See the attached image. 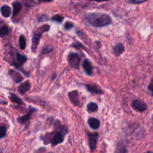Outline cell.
Listing matches in <instances>:
<instances>
[{
  "label": "cell",
  "instance_id": "6da1fadb",
  "mask_svg": "<svg viewBox=\"0 0 153 153\" xmlns=\"http://www.w3.org/2000/svg\"><path fill=\"white\" fill-rule=\"evenodd\" d=\"M68 128L65 126H57V128L51 133H47L41 139L44 144L51 143L54 146L63 142L65 136L68 134Z\"/></svg>",
  "mask_w": 153,
  "mask_h": 153
},
{
  "label": "cell",
  "instance_id": "7c38bea8",
  "mask_svg": "<svg viewBox=\"0 0 153 153\" xmlns=\"http://www.w3.org/2000/svg\"><path fill=\"white\" fill-rule=\"evenodd\" d=\"M30 84L29 81L27 80L24 82L22 83L18 87V91L21 94H25L26 92L29 91L30 88Z\"/></svg>",
  "mask_w": 153,
  "mask_h": 153
},
{
  "label": "cell",
  "instance_id": "9c48e42d",
  "mask_svg": "<svg viewBox=\"0 0 153 153\" xmlns=\"http://www.w3.org/2000/svg\"><path fill=\"white\" fill-rule=\"evenodd\" d=\"M87 90L92 94H103L104 91L97 85L94 84H87L85 85Z\"/></svg>",
  "mask_w": 153,
  "mask_h": 153
},
{
  "label": "cell",
  "instance_id": "484cf974",
  "mask_svg": "<svg viewBox=\"0 0 153 153\" xmlns=\"http://www.w3.org/2000/svg\"><path fill=\"white\" fill-rule=\"evenodd\" d=\"M73 27H74V24L72 22H69V21L66 22L64 25V27L67 30H69L71 29Z\"/></svg>",
  "mask_w": 153,
  "mask_h": 153
},
{
  "label": "cell",
  "instance_id": "d6a6232c",
  "mask_svg": "<svg viewBox=\"0 0 153 153\" xmlns=\"http://www.w3.org/2000/svg\"><path fill=\"white\" fill-rule=\"evenodd\" d=\"M145 153H153V152L151 151H146V152H145Z\"/></svg>",
  "mask_w": 153,
  "mask_h": 153
},
{
  "label": "cell",
  "instance_id": "5bb4252c",
  "mask_svg": "<svg viewBox=\"0 0 153 153\" xmlns=\"http://www.w3.org/2000/svg\"><path fill=\"white\" fill-rule=\"evenodd\" d=\"M1 12L2 16L5 18H8L11 15V8L7 5H3L1 7Z\"/></svg>",
  "mask_w": 153,
  "mask_h": 153
},
{
  "label": "cell",
  "instance_id": "ac0fdd59",
  "mask_svg": "<svg viewBox=\"0 0 153 153\" xmlns=\"http://www.w3.org/2000/svg\"><path fill=\"white\" fill-rule=\"evenodd\" d=\"M98 109V105L95 102H90L87 105L86 109L88 113H93L96 111Z\"/></svg>",
  "mask_w": 153,
  "mask_h": 153
},
{
  "label": "cell",
  "instance_id": "4dcf8cb0",
  "mask_svg": "<svg viewBox=\"0 0 153 153\" xmlns=\"http://www.w3.org/2000/svg\"><path fill=\"white\" fill-rule=\"evenodd\" d=\"M90 1H96V2H106V1H108L109 0H90Z\"/></svg>",
  "mask_w": 153,
  "mask_h": 153
},
{
  "label": "cell",
  "instance_id": "7a4b0ae2",
  "mask_svg": "<svg viewBox=\"0 0 153 153\" xmlns=\"http://www.w3.org/2000/svg\"><path fill=\"white\" fill-rule=\"evenodd\" d=\"M85 19L90 25L96 27L106 26L112 23L111 17L108 14L105 13H88L86 15Z\"/></svg>",
  "mask_w": 153,
  "mask_h": 153
},
{
  "label": "cell",
  "instance_id": "f1b7e54d",
  "mask_svg": "<svg viewBox=\"0 0 153 153\" xmlns=\"http://www.w3.org/2000/svg\"><path fill=\"white\" fill-rule=\"evenodd\" d=\"M72 46L74 47H75V48H84V47L82 46V45L79 43V42H74L72 44Z\"/></svg>",
  "mask_w": 153,
  "mask_h": 153
},
{
  "label": "cell",
  "instance_id": "5b68a950",
  "mask_svg": "<svg viewBox=\"0 0 153 153\" xmlns=\"http://www.w3.org/2000/svg\"><path fill=\"white\" fill-rule=\"evenodd\" d=\"M37 111L36 108H35L30 106L29 107V111L26 114L17 117V123H20V124H27V123L30 121V120L32 117V114L35 111Z\"/></svg>",
  "mask_w": 153,
  "mask_h": 153
},
{
  "label": "cell",
  "instance_id": "7402d4cb",
  "mask_svg": "<svg viewBox=\"0 0 153 153\" xmlns=\"http://www.w3.org/2000/svg\"><path fill=\"white\" fill-rule=\"evenodd\" d=\"M9 32V29L7 26L4 25L2 26L0 29V36L1 37H4L6 36Z\"/></svg>",
  "mask_w": 153,
  "mask_h": 153
},
{
  "label": "cell",
  "instance_id": "52a82bcc",
  "mask_svg": "<svg viewBox=\"0 0 153 153\" xmlns=\"http://www.w3.org/2000/svg\"><path fill=\"white\" fill-rule=\"evenodd\" d=\"M131 107L136 111L142 112L147 109V105L143 100L140 99H134L131 102Z\"/></svg>",
  "mask_w": 153,
  "mask_h": 153
},
{
  "label": "cell",
  "instance_id": "f546056e",
  "mask_svg": "<svg viewBox=\"0 0 153 153\" xmlns=\"http://www.w3.org/2000/svg\"><path fill=\"white\" fill-rule=\"evenodd\" d=\"M130 2L133 3V4H140L143 3L144 2H146L148 0H128Z\"/></svg>",
  "mask_w": 153,
  "mask_h": 153
},
{
  "label": "cell",
  "instance_id": "603a6c76",
  "mask_svg": "<svg viewBox=\"0 0 153 153\" xmlns=\"http://www.w3.org/2000/svg\"><path fill=\"white\" fill-rule=\"evenodd\" d=\"M53 50V47L51 45H45L42 48V53L47 54L51 52Z\"/></svg>",
  "mask_w": 153,
  "mask_h": 153
},
{
  "label": "cell",
  "instance_id": "3957f363",
  "mask_svg": "<svg viewBox=\"0 0 153 153\" xmlns=\"http://www.w3.org/2000/svg\"><path fill=\"white\" fill-rule=\"evenodd\" d=\"M49 29H50V26L48 25H44L41 27H39L37 31L34 32L32 38V45H31V50L33 53H35L36 51V50L39 42L41 34L43 32L48 31Z\"/></svg>",
  "mask_w": 153,
  "mask_h": 153
},
{
  "label": "cell",
  "instance_id": "e0dca14e",
  "mask_svg": "<svg viewBox=\"0 0 153 153\" xmlns=\"http://www.w3.org/2000/svg\"><path fill=\"white\" fill-rule=\"evenodd\" d=\"M115 153H128L127 148L124 143L123 142H120L116 146Z\"/></svg>",
  "mask_w": 153,
  "mask_h": 153
},
{
  "label": "cell",
  "instance_id": "8992f818",
  "mask_svg": "<svg viewBox=\"0 0 153 153\" xmlns=\"http://www.w3.org/2000/svg\"><path fill=\"white\" fill-rule=\"evenodd\" d=\"M88 140V145L91 151H93L97 146V142L99 138V134L97 132L90 133L87 131Z\"/></svg>",
  "mask_w": 153,
  "mask_h": 153
},
{
  "label": "cell",
  "instance_id": "277c9868",
  "mask_svg": "<svg viewBox=\"0 0 153 153\" xmlns=\"http://www.w3.org/2000/svg\"><path fill=\"white\" fill-rule=\"evenodd\" d=\"M68 61L69 65L75 69H78L81 62V57L76 53L71 52L68 56Z\"/></svg>",
  "mask_w": 153,
  "mask_h": 153
},
{
  "label": "cell",
  "instance_id": "9a60e30c",
  "mask_svg": "<svg viewBox=\"0 0 153 153\" xmlns=\"http://www.w3.org/2000/svg\"><path fill=\"white\" fill-rule=\"evenodd\" d=\"M114 53L118 56H120L124 50V47L122 43H117L113 48Z\"/></svg>",
  "mask_w": 153,
  "mask_h": 153
},
{
  "label": "cell",
  "instance_id": "cb8c5ba5",
  "mask_svg": "<svg viewBox=\"0 0 153 153\" xmlns=\"http://www.w3.org/2000/svg\"><path fill=\"white\" fill-rule=\"evenodd\" d=\"M7 127L4 124H2L0 127V138L1 139L5 137L7 133Z\"/></svg>",
  "mask_w": 153,
  "mask_h": 153
},
{
  "label": "cell",
  "instance_id": "836d02e7",
  "mask_svg": "<svg viewBox=\"0 0 153 153\" xmlns=\"http://www.w3.org/2000/svg\"><path fill=\"white\" fill-rule=\"evenodd\" d=\"M152 120H153V115H152Z\"/></svg>",
  "mask_w": 153,
  "mask_h": 153
},
{
  "label": "cell",
  "instance_id": "d4e9b609",
  "mask_svg": "<svg viewBox=\"0 0 153 153\" xmlns=\"http://www.w3.org/2000/svg\"><path fill=\"white\" fill-rule=\"evenodd\" d=\"M63 19H64V17L59 14H56L51 18V20L58 22V23H61L63 20Z\"/></svg>",
  "mask_w": 153,
  "mask_h": 153
},
{
  "label": "cell",
  "instance_id": "44dd1931",
  "mask_svg": "<svg viewBox=\"0 0 153 153\" xmlns=\"http://www.w3.org/2000/svg\"><path fill=\"white\" fill-rule=\"evenodd\" d=\"M19 45L21 49H25L26 46V41L25 37L23 35H20L19 37Z\"/></svg>",
  "mask_w": 153,
  "mask_h": 153
},
{
  "label": "cell",
  "instance_id": "ffe728a7",
  "mask_svg": "<svg viewBox=\"0 0 153 153\" xmlns=\"http://www.w3.org/2000/svg\"><path fill=\"white\" fill-rule=\"evenodd\" d=\"M16 59L20 65H22L27 61L26 56L25 55H22L19 53H16Z\"/></svg>",
  "mask_w": 153,
  "mask_h": 153
},
{
  "label": "cell",
  "instance_id": "4fadbf2b",
  "mask_svg": "<svg viewBox=\"0 0 153 153\" xmlns=\"http://www.w3.org/2000/svg\"><path fill=\"white\" fill-rule=\"evenodd\" d=\"M82 68L88 75H91L93 72V68L90 62L88 59H85L82 62Z\"/></svg>",
  "mask_w": 153,
  "mask_h": 153
},
{
  "label": "cell",
  "instance_id": "ba28073f",
  "mask_svg": "<svg viewBox=\"0 0 153 153\" xmlns=\"http://www.w3.org/2000/svg\"><path fill=\"white\" fill-rule=\"evenodd\" d=\"M68 97L72 102V103L75 106H79L80 105V100L79 94L77 90H73L69 91L68 94Z\"/></svg>",
  "mask_w": 153,
  "mask_h": 153
},
{
  "label": "cell",
  "instance_id": "2e32d148",
  "mask_svg": "<svg viewBox=\"0 0 153 153\" xmlns=\"http://www.w3.org/2000/svg\"><path fill=\"white\" fill-rule=\"evenodd\" d=\"M9 99L10 100L15 103H17L18 105H23L25 103L23 102V101L19 97H18L16 94L12 93H10V96H9Z\"/></svg>",
  "mask_w": 153,
  "mask_h": 153
},
{
  "label": "cell",
  "instance_id": "30bf717a",
  "mask_svg": "<svg viewBox=\"0 0 153 153\" xmlns=\"http://www.w3.org/2000/svg\"><path fill=\"white\" fill-rule=\"evenodd\" d=\"M87 123L90 127L93 130L98 129L100 126V121L99 119L94 117H90L88 118Z\"/></svg>",
  "mask_w": 153,
  "mask_h": 153
},
{
  "label": "cell",
  "instance_id": "8fae6325",
  "mask_svg": "<svg viewBox=\"0 0 153 153\" xmlns=\"http://www.w3.org/2000/svg\"><path fill=\"white\" fill-rule=\"evenodd\" d=\"M8 73H9V75H10L11 78L13 79V80L16 84L20 82L23 79V77L22 76V75L19 72H18L16 71L10 70Z\"/></svg>",
  "mask_w": 153,
  "mask_h": 153
},
{
  "label": "cell",
  "instance_id": "4316f807",
  "mask_svg": "<svg viewBox=\"0 0 153 153\" xmlns=\"http://www.w3.org/2000/svg\"><path fill=\"white\" fill-rule=\"evenodd\" d=\"M23 2V4H25V5L27 7H31L34 5V0H22Z\"/></svg>",
  "mask_w": 153,
  "mask_h": 153
},
{
  "label": "cell",
  "instance_id": "1f68e13d",
  "mask_svg": "<svg viewBox=\"0 0 153 153\" xmlns=\"http://www.w3.org/2000/svg\"><path fill=\"white\" fill-rule=\"evenodd\" d=\"M39 2H51L53 0H38Z\"/></svg>",
  "mask_w": 153,
  "mask_h": 153
},
{
  "label": "cell",
  "instance_id": "83f0119b",
  "mask_svg": "<svg viewBox=\"0 0 153 153\" xmlns=\"http://www.w3.org/2000/svg\"><path fill=\"white\" fill-rule=\"evenodd\" d=\"M148 89L149 91H151L152 95L153 96V78L151 79L149 85H148Z\"/></svg>",
  "mask_w": 153,
  "mask_h": 153
},
{
  "label": "cell",
  "instance_id": "d6986e66",
  "mask_svg": "<svg viewBox=\"0 0 153 153\" xmlns=\"http://www.w3.org/2000/svg\"><path fill=\"white\" fill-rule=\"evenodd\" d=\"M13 17L17 16L20 11L22 9V5L19 2H14L13 3Z\"/></svg>",
  "mask_w": 153,
  "mask_h": 153
}]
</instances>
